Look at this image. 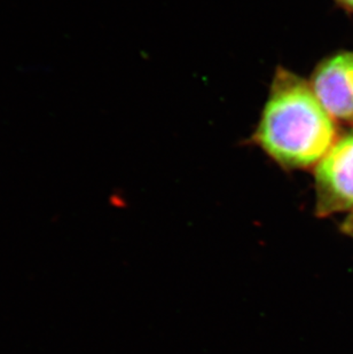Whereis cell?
<instances>
[{"mask_svg": "<svg viewBox=\"0 0 353 354\" xmlns=\"http://www.w3.org/2000/svg\"><path fill=\"white\" fill-rule=\"evenodd\" d=\"M338 139L336 122L325 111L310 82L279 68L253 140L288 170L317 167Z\"/></svg>", "mask_w": 353, "mask_h": 354, "instance_id": "cell-1", "label": "cell"}, {"mask_svg": "<svg viewBox=\"0 0 353 354\" xmlns=\"http://www.w3.org/2000/svg\"><path fill=\"white\" fill-rule=\"evenodd\" d=\"M316 214L329 217L353 210V132L337 139L314 167Z\"/></svg>", "mask_w": 353, "mask_h": 354, "instance_id": "cell-2", "label": "cell"}, {"mask_svg": "<svg viewBox=\"0 0 353 354\" xmlns=\"http://www.w3.org/2000/svg\"><path fill=\"white\" fill-rule=\"evenodd\" d=\"M310 85L330 118L353 123V52L327 57L316 68Z\"/></svg>", "mask_w": 353, "mask_h": 354, "instance_id": "cell-3", "label": "cell"}, {"mask_svg": "<svg viewBox=\"0 0 353 354\" xmlns=\"http://www.w3.org/2000/svg\"><path fill=\"white\" fill-rule=\"evenodd\" d=\"M341 231L343 232L344 234L353 239V210L349 212L345 221L341 225Z\"/></svg>", "mask_w": 353, "mask_h": 354, "instance_id": "cell-4", "label": "cell"}, {"mask_svg": "<svg viewBox=\"0 0 353 354\" xmlns=\"http://www.w3.org/2000/svg\"><path fill=\"white\" fill-rule=\"evenodd\" d=\"M338 6L342 7L347 12L353 13V0H335Z\"/></svg>", "mask_w": 353, "mask_h": 354, "instance_id": "cell-5", "label": "cell"}]
</instances>
